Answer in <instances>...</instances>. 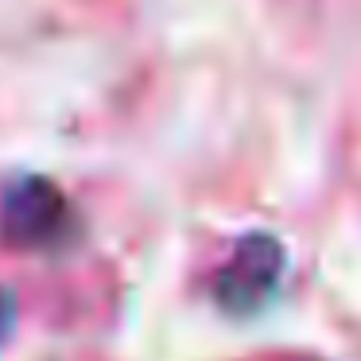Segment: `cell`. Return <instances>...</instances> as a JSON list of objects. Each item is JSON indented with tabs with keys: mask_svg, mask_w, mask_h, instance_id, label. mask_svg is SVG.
<instances>
[{
	"mask_svg": "<svg viewBox=\"0 0 361 361\" xmlns=\"http://www.w3.org/2000/svg\"><path fill=\"white\" fill-rule=\"evenodd\" d=\"M283 272V249L264 233L245 237L233 249L226 268H218L214 276V299L226 311H252L268 299V291L276 288Z\"/></svg>",
	"mask_w": 361,
	"mask_h": 361,
	"instance_id": "obj_2",
	"label": "cell"
},
{
	"mask_svg": "<svg viewBox=\"0 0 361 361\" xmlns=\"http://www.w3.org/2000/svg\"><path fill=\"white\" fill-rule=\"evenodd\" d=\"M12 322H16V303H12V295L4 288H0V342L8 338Z\"/></svg>",
	"mask_w": 361,
	"mask_h": 361,
	"instance_id": "obj_3",
	"label": "cell"
},
{
	"mask_svg": "<svg viewBox=\"0 0 361 361\" xmlns=\"http://www.w3.org/2000/svg\"><path fill=\"white\" fill-rule=\"evenodd\" d=\"M71 226V206L55 183L27 175L0 198V237L12 249H47Z\"/></svg>",
	"mask_w": 361,
	"mask_h": 361,
	"instance_id": "obj_1",
	"label": "cell"
}]
</instances>
